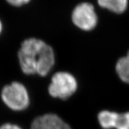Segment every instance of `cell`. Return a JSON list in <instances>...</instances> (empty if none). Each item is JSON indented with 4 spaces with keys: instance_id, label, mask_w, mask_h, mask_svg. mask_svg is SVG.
<instances>
[{
    "instance_id": "cell-10",
    "label": "cell",
    "mask_w": 129,
    "mask_h": 129,
    "mask_svg": "<svg viewBox=\"0 0 129 129\" xmlns=\"http://www.w3.org/2000/svg\"><path fill=\"white\" fill-rule=\"evenodd\" d=\"M9 4L15 7H20L28 4L30 0H5Z\"/></svg>"
},
{
    "instance_id": "cell-6",
    "label": "cell",
    "mask_w": 129,
    "mask_h": 129,
    "mask_svg": "<svg viewBox=\"0 0 129 129\" xmlns=\"http://www.w3.org/2000/svg\"><path fill=\"white\" fill-rule=\"evenodd\" d=\"M98 4L102 8L115 14H122L126 11L128 0H98Z\"/></svg>"
},
{
    "instance_id": "cell-7",
    "label": "cell",
    "mask_w": 129,
    "mask_h": 129,
    "mask_svg": "<svg viewBox=\"0 0 129 129\" xmlns=\"http://www.w3.org/2000/svg\"><path fill=\"white\" fill-rule=\"evenodd\" d=\"M118 113L109 110L101 111L98 115V121L103 129L115 128Z\"/></svg>"
},
{
    "instance_id": "cell-11",
    "label": "cell",
    "mask_w": 129,
    "mask_h": 129,
    "mask_svg": "<svg viewBox=\"0 0 129 129\" xmlns=\"http://www.w3.org/2000/svg\"><path fill=\"white\" fill-rule=\"evenodd\" d=\"M0 129H22L20 126L13 123H5L0 126Z\"/></svg>"
},
{
    "instance_id": "cell-8",
    "label": "cell",
    "mask_w": 129,
    "mask_h": 129,
    "mask_svg": "<svg viewBox=\"0 0 129 129\" xmlns=\"http://www.w3.org/2000/svg\"><path fill=\"white\" fill-rule=\"evenodd\" d=\"M115 70L119 78L129 84V50L126 56L119 58L117 61Z\"/></svg>"
},
{
    "instance_id": "cell-12",
    "label": "cell",
    "mask_w": 129,
    "mask_h": 129,
    "mask_svg": "<svg viewBox=\"0 0 129 129\" xmlns=\"http://www.w3.org/2000/svg\"><path fill=\"white\" fill-rule=\"evenodd\" d=\"M2 30H3V24H2V21H1V20H0V34H2Z\"/></svg>"
},
{
    "instance_id": "cell-5",
    "label": "cell",
    "mask_w": 129,
    "mask_h": 129,
    "mask_svg": "<svg viewBox=\"0 0 129 129\" xmlns=\"http://www.w3.org/2000/svg\"><path fill=\"white\" fill-rule=\"evenodd\" d=\"M30 129H72L71 126L59 115L46 113L36 117Z\"/></svg>"
},
{
    "instance_id": "cell-4",
    "label": "cell",
    "mask_w": 129,
    "mask_h": 129,
    "mask_svg": "<svg viewBox=\"0 0 129 129\" xmlns=\"http://www.w3.org/2000/svg\"><path fill=\"white\" fill-rule=\"evenodd\" d=\"M72 22L75 26L83 31H91L96 27L98 19L93 5L81 3L73 9Z\"/></svg>"
},
{
    "instance_id": "cell-1",
    "label": "cell",
    "mask_w": 129,
    "mask_h": 129,
    "mask_svg": "<svg viewBox=\"0 0 129 129\" xmlns=\"http://www.w3.org/2000/svg\"><path fill=\"white\" fill-rule=\"evenodd\" d=\"M19 65L26 75L46 77L55 63L54 50L48 44L36 38H29L21 44L18 51Z\"/></svg>"
},
{
    "instance_id": "cell-2",
    "label": "cell",
    "mask_w": 129,
    "mask_h": 129,
    "mask_svg": "<svg viewBox=\"0 0 129 129\" xmlns=\"http://www.w3.org/2000/svg\"><path fill=\"white\" fill-rule=\"evenodd\" d=\"M78 82L71 73L59 71L53 74L48 86V93L53 98L66 100L77 92Z\"/></svg>"
},
{
    "instance_id": "cell-9",
    "label": "cell",
    "mask_w": 129,
    "mask_h": 129,
    "mask_svg": "<svg viewBox=\"0 0 129 129\" xmlns=\"http://www.w3.org/2000/svg\"><path fill=\"white\" fill-rule=\"evenodd\" d=\"M115 129H129V112L118 113Z\"/></svg>"
},
{
    "instance_id": "cell-3",
    "label": "cell",
    "mask_w": 129,
    "mask_h": 129,
    "mask_svg": "<svg viewBox=\"0 0 129 129\" xmlns=\"http://www.w3.org/2000/svg\"><path fill=\"white\" fill-rule=\"evenodd\" d=\"M2 101L9 109L15 111L26 109L30 105V95L27 88L19 82H13L2 90Z\"/></svg>"
}]
</instances>
